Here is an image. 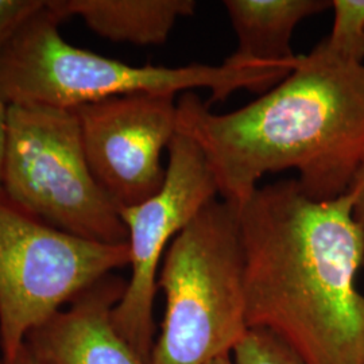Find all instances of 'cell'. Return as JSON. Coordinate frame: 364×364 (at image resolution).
<instances>
[{
    "instance_id": "1",
    "label": "cell",
    "mask_w": 364,
    "mask_h": 364,
    "mask_svg": "<svg viewBox=\"0 0 364 364\" xmlns=\"http://www.w3.org/2000/svg\"><path fill=\"white\" fill-rule=\"evenodd\" d=\"M355 193L314 201L297 178L258 186L237 208L250 329L305 364H364V234Z\"/></svg>"
},
{
    "instance_id": "2",
    "label": "cell",
    "mask_w": 364,
    "mask_h": 364,
    "mask_svg": "<svg viewBox=\"0 0 364 364\" xmlns=\"http://www.w3.org/2000/svg\"><path fill=\"white\" fill-rule=\"evenodd\" d=\"M177 131L200 146L221 200L236 208L264 174L290 169L309 198H338L364 164V64L341 63L316 46L270 91L227 114L185 92Z\"/></svg>"
},
{
    "instance_id": "3",
    "label": "cell",
    "mask_w": 364,
    "mask_h": 364,
    "mask_svg": "<svg viewBox=\"0 0 364 364\" xmlns=\"http://www.w3.org/2000/svg\"><path fill=\"white\" fill-rule=\"evenodd\" d=\"M63 19L46 1L19 30L0 57V96L9 105L77 109L82 105L136 92H210V103L234 92L266 93L289 76L279 66L243 65L227 57L221 65L134 66L68 43Z\"/></svg>"
},
{
    "instance_id": "4",
    "label": "cell",
    "mask_w": 364,
    "mask_h": 364,
    "mask_svg": "<svg viewBox=\"0 0 364 364\" xmlns=\"http://www.w3.org/2000/svg\"><path fill=\"white\" fill-rule=\"evenodd\" d=\"M166 311L149 364H208L247 335L237 208L212 200L166 250L158 273Z\"/></svg>"
},
{
    "instance_id": "5",
    "label": "cell",
    "mask_w": 364,
    "mask_h": 364,
    "mask_svg": "<svg viewBox=\"0 0 364 364\" xmlns=\"http://www.w3.org/2000/svg\"><path fill=\"white\" fill-rule=\"evenodd\" d=\"M0 188L64 232L105 245L129 243L119 209L90 169L76 109L9 105Z\"/></svg>"
},
{
    "instance_id": "6",
    "label": "cell",
    "mask_w": 364,
    "mask_h": 364,
    "mask_svg": "<svg viewBox=\"0 0 364 364\" xmlns=\"http://www.w3.org/2000/svg\"><path fill=\"white\" fill-rule=\"evenodd\" d=\"M130 260L129 243L105 245L64 232L0 188V356L16 360L34 328Z\"/></svg>"
},
{
    "instance_id": "7",
    "label": "cell",
    "mask_w": 364,
    "mask_h": 364,
    "mask_svg": "<svg viewBox=\"0 0 364 364\" xmlns=\"http://www.w3.org/2000/svg\"><path fill=\"white\" fill-rule=\"evenodd\" d=\"M162 188L130 208L120 209L129 232L131 278L112 313L114 326L149 364L154 347V299L159 264L171 240L219 196L200 146L180 131L173 136Z\"/></svg>"
},
{
    "instance_id": "8",
    "label": "cell",
    "mask_w": 364,
    "mask_h": 364,
    "mask_svg": "<svg viewBox=\"0 0 364 364\" xmlns=\"http://www.w3.org/2000/svg\"><path fill=\"white\" fill-rule=\"evenodd\" d=\"M173 93L136 92L76 109L92 174L117 209L142 204L162 188V153L177 132Z\"/></svg>"
},
{
    "instance_id": "9",
    "label": "cell",
    "mask_w": 364,
    "mask_h": 364,
    "mask_svg": "<svg viewBox=\"0 0 364 364\" xmlns=\"http://www.w3.org/2000/svg\"><path fill=\"white\" fill-rule=\"evenodd\" d=\"M127 282L108 274L34 328L26 351L41 364H146L114 326Z\"/></svg>"
},
{
    "instance_id": "10",
    "label": "cell",
    "mask_w": 364,
    "mask_h": 364,
    "mask_svg": "<svg viewBox=\"0 0 364 364\" xmlns=\"http://www.w3.org/2000/svg\"><path fill=\"white\" fill-rule=\"evenodd\" d=\"M237 48L230 57L245 65L294 66L291 38L301 21L332 7L329 0H225Z\"/></svg>"
},
{
    "instance_id": "11",
    "label": "cell",
    "mask_w": 364,
    "mask_h": 364,
    "mask_svg": "<svg viewBox=\"0 0 364 364\" xmlns=\"http://www.w3.org/2000/svg\"><path fill=\"white\" fill-rule=\"evenodd\" d=\"M63 21L80 16L93 33L112 42L162 45L177 21L195 15L193 0H49Z\"/></svg>"
},
{
    "instance_id": "12",
    "label": "cell",
    "mask_w": 364,
    "mask_h": 364,
    "mask_svg": "<svg viewBox=\"0 0 364 364\" xmlns=\"http://www.w3.org/2000/svg\"><path fill=\"white\" fill-rule=\"evenodd\" d=\"M333 26L317 48L331 58L364 64V0H332Z\"/></svg>"
},
{
    "instance_id": "13",
    "label": "cell",
    "mask_w": 364,
    "mask_h": 364,
    "mask_svg": "<svg viewBox=\"0 0 364 364\" xmlns=\"http://www.w3.org/2000/svg\"><path fill=\"white\" fill-rule=\"evenodd\" d=\"M232 353L234 364H305L282 338L259 328L250 329Z\"/></svg>"
},
{
    "instance_id": "14",
    "label": "cell",
    "mask_w": 364,
    "mask_h": 364,
    "mask_svg": "<svg viewBox=\"0 0 364 364\" xmlns=\"http://www.w3.org/2000/svg\"><path fill=\"white\" fill-rule=\"evenodd\" d=\"M45 4V0H0V57L27 21Z\"/></svg>"
},
{
    "instance_id": "15",
    "label": "cell",
    "mask_w": 364,
    "mask_h": 364,
    "mask_svg": "<svg viewBox=\"0 0 364 364\" xmlns=\"http://www.w3.org/2000/svg\"><path fill=\"white\" fill-rule=\"evenodd\" d=\"M355 193V205H353V218L360 225L364 234V164L359 170L355 181L352 183L351 189Z\"/></svg>"
},
{
    "instance_id": "16",
    "label": "cell",
    "mask_w": 364,
    "mask_h": 364,
    "mask_svg": "<svg viewBox=\"0 0 364 364\" xmlns=\"http://www.w3.org/2000/svg\"><path fill=\"white\" fill-rule=\"evenodd\" d=\"M7 129H9V105L0 96V186H1V168L7 142Z\"/></svg>"
},
{
    "instance_id": "17",
    "label": "cell",
    "mask_w": 364,
    "mask_h": 364,
    "mask_svg": "<svg viewBox=\"0 0 364 364\" xmlns=\"http://www.w3.org/2000/svg\"><path fill=\"white\" fill-rule=\"evenodd\" d=\"M0 364H41L37 362L28 352L26 351V348H23V351L21 352V355L16 358V360H14L11 363L6 362L1 356H0Z\"/></svg>"
},
{
    "instance_id": "18",
    "label": "cell",
    "mask_w": 364,
    "mask_h": 364,
    "mask_svg": "<svg viewBox=\"0 0 364 364\" xmlns=\"http://www.w3.org/2000/svg\"><path fill=\"white\" fill-rule=\"evenodd\" d=\"M208 364H234V359L231 355H221L219 358L210 360Z\"/></svg>"
}]
</instances>
